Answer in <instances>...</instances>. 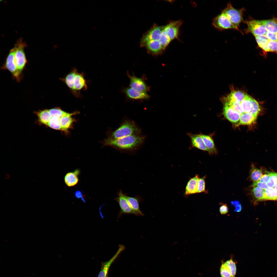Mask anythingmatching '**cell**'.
I'll use <instances>...</instances> for the list:
<instances>
[{
    "mask_svg": "<svg viewBox=\"0 0 277 277\" xmlns=\"http://www.w3.org/2000/svg\"><path fill=\"white\" fill-rule=\"evenodd\" d=\"M60 79L67 86L70 92L77 98H81V92L85 91L87 88V82L83 72H78L74 68L63 78Z\"/></svg>",
    "mask_w": 277,
    "mask_h": 277,
    "instance_id": "6da1fadb",
    "label": "cell"
},
{
    "mask_svg": "<svg viewBox=\"0 0 277 277\" xmlns=\"http://www.w3.org/2000/svg\"><path fill=\"white\" fill-rule=\"evenodd\" d=\"M145 138V137L140 135H131L114 140L107 138L104 140L103 144L105 146L120 149L132 150L141 145Z\"/></svg>",
    "mask_w": 277,
    "mask_h": 277,
    "instance_id": "7a4b0ae2",
    "label": "cell"
},
{
    "mask_svg": "<svg viewBox=\"0 0 277 277\" xmlns=\"http://www.w3.org/2000/svg\"><path fill=\"white\" fill-rule=\"evenodd\" d=\"M140 132L139 128L133 121L126 120L112 132L108 138L114 140L131 135H140Z\"/></svg>",
    "mask_w": 277,
    "mask_h": 277,
    "instance_id": "3957f363",
    "label": "cell"
},
{
    "mask_svg": "<svg viewBox=\"0 0 277 277\" xmlns=\"http://www.w3.org/2000/svg\"><path fill=\"white\" fill-rule=\"evenodd\" d=\"M244 10L243 8L239 9H236L230 3H229L222 12L225 14L236 29L239 30V25L243 21V13Z\"/></svg>",
    "mask_w": 277,
    "mask_h": 277,
    "instance_id": "277c9868",
    "label": "cell"
},
{
    "mask_svg": "<svg viewBox=\"0 0 277 277\" xmlns=\"http://www.w3.org/2000/svg\"><path fill=\"white\" fill-rule=\"evenodd\" d=\"M26 45L22 39H20L15 46L16 47L15 56V62L18 72L21 75L27 63L24 51V48Z\"/></svg>",
    "mask_w": 277,
    "mask_h": 277,
    "instance_id": "5b68a950",
    "label": "cell"
},
{
    "mask_svg": "<svg viewBox=\"0 0 277 277\" xmlns=\"http://www.w3.org/2000/svg\"><path fill=\"white\" fill-rule=\"evenodd\" d=\"M16 47L15 46L10 51L4 64L2 66L3 70H8L12 75L13 78L19 82L22 78V75L19 73L16 64L15 56Z\"/></svg>",
    "mask_w": 277,
    "mask_h": 277,
    "instance_id": "8992f818",
    "label": "cell"
},
{
    "mask_svg": "<svg viewBox=\"0 0 277 277\" xmlns=\"http://www.w3.org/2000/svg\"><path fill=\"white\" fill-rule=\"evenodd\" d=\"M241 105L244 113H250L258 115L261 111L260 107L258 102L247 94L241 102Z\"/></svg>",
    "mask_w": 277,
    "mask_h": 277,
    "instance_id": "52a82bcc",
    "label": "cell"
},
{
    "mask_svg": "<svg viewBox=\"0 0 277 277\" xmlns=\"http://www.w3.org/2000/svg\"><path fill=\"white\" fill-rule=\"evenodd\" d=\"M247 26V31L254 36H264L268 31L261 20H252L245 22Z\"/></svg>",
    "mask_w": 277,
    "mask_h": 277,
    "instance_id": "ba28073f",
    "label": "cell"
},
{
    "mask_svg": "<svg viewBox=\"0 0 277 277\" xmlns=\"http://www.w3.org/2000/svg\"><path fill=\"white\" fill-rule=\"evenodd\" d=\"M127 74L130 80V87L141 92L147 93L150 91V86L142 78L137 77L134 74L131 75L128 72Z\"/></svg>",
    "mask_w": 277,
    "mask_h": 277,
    "instance_id": "9c48e42d",
    "label": "cell"
},
{
    "mask_svg": "<svg viewBox=\"0 0 277 277\" xmlns=\"http://www.w3.org/2000/svg\"><path fill=\"white\" fill-rule=\"evenodd\" d=\"M236 268L232 258L222 263L220 268L221 277H235Z\"/></svg>",
    "mask_w": 277,
    "mask_h": 277,
    "instance_id": "30bf717a",
    "label": "cell"
},
{
    "mask_svg": "<svg viewBox=\"0 0 277 277\" xmlns=\"http://www.w3.org/2000/svg\"><path fill=\"white\" fill-rule=\"evenodd\" d=\"M212 24L214 27L220 30L228 29H236L225 14L222 12L214 18Z\"/></svg>",
    "mask_w": 277,
    "mask_h": 277,
    "instance_id": "8fae6325",
    "label": "cell"
},
{
    "mask_svg": "<svg viewBox=\"0 0 277 277\" xmlns=\"http://www.w3.org/2000/svg\"><path fill=\"white\" fill-rule=\"evenodd\" d=\"M127 195L123 193L122 190H120L118 193V196L115 198L118 203L120 208V214H133L134 212L131 207L127 199Z\"/></svg>",
    "mask_w": 277,
    "mask_h": 277,
    "instance_id": "7c38bea8",
    "label": "cell"
},
{
    "mask_svg": "<svg viewBox=\"0 0 277 277\" xmlns=\"http://www.w3.org/2000/svg\"><path fill=\"white\" fill-rule=\"evenodd\" d=\"M123 91L127 98L130 100H146L149 99L150 97L147 93L136 91L130 87L123 89Z\"/></svg>",
    "mask_w": 277,
    "mask_h": 277,
    "instance_id": "4fadbf2b",
    "label": "cell"
},
{
    "mask_svg": "<svg viewBox=\"0 0 277 277\" xmlns=\"http://www.w3.org/2000/svg\"><path fill=\"white\" fill-rule=\"evenodd\" d=\"M125 249V246L123 245H119L118 250L113 257L109 260L102 263L101 269L97 277H107L111 265Z\"/></svg>",
    "mask_w": 277,
    "mask_h": 277,
    "instance_id": "5bb4252c",
    "label": "cell"
},
{
    "mask_svg": "<svg viewBox=\"0 0 277 277\" xmlns=\"http://www.w3.org/2000/svg\"><path fill=\"white\" fill-rule=\"evenodd\" d=\"M223 114L226 119L232 123H236L239 121L240 114L234 110L227 102L224 106Z\"/></svg>",
    "mask_w": 277,
    "mask_h": 277,
    "instance_id": "9a60e30c",
    "label": "cell"
},
{
    "mask_svg": "<svg viewBox=\"0 0 277 277\" xmlns=\"http://www.w3.org/2000/svg\"><path fill=\"white\" fill-rule=\"evenodd\" d=\"M80 170L78 169L73 171L67 172L64 177V181L66 185L68 187H73L77 184L79 181L78 176L80 173Z\"/></svg>",
    "mask_w": 277,
    "mask_h": 277,
    "instance_id": "2e32d148",
    "label": "cell"
},
{
    "mask_svg": "<svg viewBox=\"0 0 277 277\" xmlns=\"http://www.w3.org/2000/svg\"><path fill=\"white\" fill-rule=\"evenodd\" d=\"M78 112H75L72 113H66L60 118V123L61 128V131L67 132L68 130L72 127L74 122V120L72 116L76 114Z\"/></svg>",
    "mask_w": 277,
    "mask_h": 277,
    "instance_id": "e0dca14e",
    "label": "cell"
},
{
    "mask_svg": "<svg viewBox=\"0 0 277 277\" xmlns=\"http://www.w3.org/2000/svg\"><path fill=\"white\" fill-rule=\"evenodd\" d=\"M181 23V21H178L172 22L165 26L167 33L171 41L178 37Z\"/></svg>",
    "mask_w": 277,
    "mask_h": 277,
    "instance_id": "ac0fdd59",
    "label": "cell"
},
{
    "mask_svg": "<svg viewBox=\"0 0 277 277\" xmlns=\"http://www.w3.org/2000/svg\"><path fill=\"white\" fill-rule=\"evenodd\" d=\"M187 135L191 138L192 145L193 147L209 152V150L206 147L199 134L189 133Z\"/></svg>",
    "mask_w": 277,
    "mask_h": 277,
    "instance_id": "d6986e66",
    "label": "cell"
},
{
    "mask_svg": "<svg viewBox=\"0 0 277 277\" xmlns=\"http://www.w3.org/2000/svg\"><path fill=\"white\" fill-rule=\"evenodd\" d=\"M199 178L198 175H196L189 180L185 188V194L186 195L197 193L198 181Z\"/></svg>",
    "mask_w": 277,
    "mask_h": 277,
    "instance_id": "ffe728a7",
    "label": "cell"
},
{
    "mask_svg": "<svg viewBox=\"0 0 277 277\" xmlns=\"http://www.w3.org/2000/svg\"><path fill=\"white\" fill-rule=\"evenodd\" d=\"M127 199L129 205L134 212V214L137 216L144 215L140 209L139 200L137 197L127 196Z\"/></svg>",
    "mask_w": 277,
    "mask_h": 277,
    "instance_id": "44dd1931",
    "label": "cell"
},
{
    "mask_svg": "<svg viewBox=\"0 0 277 277\" xmlns=\"http://www.w3.org/2000/svg\"><path fill=\"white\" fill-rule=\"evenodd\" d=\"M257 116L250 113H243L240 115L239 124L249 125L254 123Z\"/></svg>",
    "mask_w": 277,
    "mask_h": 277,
    "instance_id": "7402d4cb",
    "label": "cell"
},
{
    "mask_svg": "<svg viewBox=\"0 0 277 277\" xmlns=\"http://www.w3.org/2000/svg\"><path fill=\"white\" fill-rule=\"evenodd\" d=\"M35 114L37 116L39 121L41 123L46 125H47L52 117L49 111L47 109L35 112Z\"/></svg>",
    "mask_w": 277,
    "mask_h": 277,
    "instance_id": "603a6c76",
    "label": "cell"
},
{
    "mask_svg": "<svg viewBox=\"0 0 277 277\" xmlns=\"http://www.w3.org/2000/svg\"><path fill=\"white\" fill-rule=\"evenodd\" d=\"M199 135L202 138L206 147L209 150V152L216 153L217 152L214 142L211 137L208 135L202 134Z\"/></svg>",
    "mask_w": 277,
    "mask_h": 277,
    "instance_id": "cb8c5ba5",
    "label": "cell"
},
{
    "mask_svg": "<svg viewBox=\"0 0 277 277\" xmlns=\"http://www.w3.org/2000/svg\"><path fill=\"white\" fill-rule=\"evenodd\" d=\"M268 31L276 33L277 32V19H272L261 20Z\"/></svg>",
    "mask_w": 277,
    "mask_h": 277,
    "instance_id": "d4e9b609",
    "label": "cell"
},
{
    "mask_svg": "<svg viewBox=\"0 0 277 277\" xmlns=\"http://www.w3.org/2000/svg\"><path fill=\"white\" fill-rule=\"evenodd\" d=\"M277 201V191L273 188L268 187L264 190L263 201Z\"/></svg>",
    "mask_w": 277,
    "mask_h": 277,
    "instance_id": "484cf974",
    "label": "cell"
},
{
    "mask_svg": "<svg viewBox=\"0 0 277 277\" xmlns=\"http://www.w3.org/2000/svg\"><path fill=\"white\" fill-rule=\"evenodd\" d=\"M255 37L259 47L265 52H269L268 46L269 39L264 36H256Z\"/></svg>",
    "mask_w": 277,
    "mask_h": 277,
    "instance_id": "4316f807",
    "label": "cell"
},
{
    "mask_svg": "<svg viewBox=\"0 0 277 277\" xmlns=\"http://www.w3.org/2000/svg\"><path fill=\"white\" fill-rule=\"evenodd\" d=\"M246 94L239 91L231 92L227 97V101H232L241 102L244 99Z\"/></svg>",
    "mask_w": 277,
    "mask_h": 277,
    "instance_id": "83f0119b",
    "label": "cell"
},
{
    "mask_svg": "<svg viewBox=\"0 0 277 277\" xmlns=\"http://www.w3.org/2000/svg\"><path fill=\"white\" fill-rule=\"evenodd\" d=\"M250 173V179L253 182H257L263 175L262 171L252 165Z\"/></svg>",
    "mask_w": 277,
    "mask_h": 277,
    "instance_id": "f1b7e54d",
    "label": "cell"
},
{
    "mask_svg": "<svg viewBox=\"0 0 277 277\" xmlns=\"http://www.w3.org/2000/svg\"><path fill=\"white\" fill-rule=\"evenodd\" d=\"M264 190L257 186L253 187L251 191L256 201H262Z\"/></svg>",
    "mask_w": 277,
    "mask_h": 277,
    "instance_id": "f546056e",
    "label": "cell"
},
{
    "mask_svg": "<svg viewBox=\"0 0 277 277\" xmlns=\"http://www.w3.org/2000/svg\"><path fill=\"white\" fill-rule=\"evenodd\" d=\"M60 118L57 116H52L47 126L53 129L61 131Z\"/></svg>",
    "mask_w": 277,
    "mask_h": 277,
    "instance_id": "4dcf8cb0",
    "label": "cell"
},
{
    "mask_svg": "<svg viewBox=\"0 0 277 277\" xmlns=\"http://www.w3.org/2000/svg\"><path fill=\"white\" fill-rule=\"evenodd\" d=\"M171 41L167 33L165 26H164L159 41L165 50Z\"/></svg>",
    "mask_w": 277,
    "mask_h": 277,
    "instance_id": "1f68e13d",
    "label": "cell"
},
{
    "mask_svg": "<svg viewBox=\"0 0 277 277\" xmlns=\"http://www.w3.org/2000/svg\"><path fill=\"white\" fill-rule=\"evenodd\" d=\"M49 112L51 116H55L60 118L66 113L60 107H56L49 109Z\"/></svg>",
    "mask_w": 277,
    "mask_h": 277,
    "instance_id": "d6a6232c",
    "label": "cell"
},
{
    "mask_svg": "<svg viewBox=\"0 0 277 277\" xmlns=\"http://www.w3.org/2000/svg\"><path fill=\"white\" fill-rule=\"evenodd\" d=\"M227 102L229 103L234 110L240 115L244 113L241 106V102L232 101H227Z\"/></svg>",
    "mask_w": 277,
    "mask_h": 277,
    "instance_id": "836d02e7",
    "label": "cell"
},
{
    "mask_svg": "<svg viewBox=\"0 0 277 277\" xmlns=\"http://www.w3.org/2000/svg\"><path fill=\"white\" fill-rule=\"evenodd\" d=\"M270 175L269 179L266 184L268 187L273 188L276 183L277 173L271 172Z\"/></svg>",
    "mask_w": 277,
    "mask_h": 277,
    "instance_id": "e575fe53",
    "label": "cell"
},
{
    "mask_svg": "<svg viewBox=\"0 0 277 277\" xmlns=\"http://www.w3.org/2000/svg\"><path fill=\"white\" fill-rule=\"evenodd\" d=\"M205 177H204L201 178H199V179L198 183L197 193L205 192Z\"/></svg>",
    "mask_w": 277,
    "mask_h": 277,
    "instance_id": "d590c367",
    "label": "cell"
},
{
    "mask_svg": "<svg viewBox=\"0 0 277 277\" xmlns=\"http://www.w3.org/2000/svg\"><path fill=\"white\" fill-rule=\"evenodd\" d=\"M268 46L269 52L277 53V42L271 40H269Z\"/></svg>",
    "mask_w": 277,
    "mask_h": 277,
    "instance_id": "8d00e7d4",
    "label": "cell"
},
{
    "mask_svg": "<svg viewBox=\"0 0 277 277\" xmlns=\"http://www.w3.org/2000/svg\"><path fill=\"white\" fill-rule=\"evenodd\" d=\"M231 205L235 207L234 211L239 212L242 210V207L241 204L238 201H232L231 202Z\"/></svg>",
    "mask_w": 277,
    "mask_h": 277,
    "instance_id": "74e56055",
    "label": "cell"
},
{
    "mask_svg": "<svg viewBox=\"0 0 277 277\" xmlns=\"http://www.w3.org/2000/svg\"><path fill=\"white\" fill-rule=\"evenodd\" d=\"M265 36L269 40L277 42V37L276 33H274L268 31Z\"/></svg>",
    "mask_w": 277,
    "mask_h": 277,
    "instance_id": "f35d334b",
    "label": "cell"
},
{
    "mask_svg": "<svg viewBox=\"0 0 277 277\" xmlns=\"http://www.w3.org/2000/svg\"><path fill=\"white\" fill-rule=\"evenodd\" d=\"M251 186L252 187L257 186L264 190H265L268 187L266 183H262L258 181L253 182Z\"/></svg>",
    "mask_w": 277,
    "mask_h": 277,
    "instance_id": "ab89813d",
    "label": "cell"
},
{
    "mask_svg": "<svg viewBox=\"0 0 277 277\" xmlns=\"http://www.w3.org/2000/svg\"><path fill=\"white\" fill-rule=\"evenodd\" d=\"M270 173L268 172L267 174L263 175L258 182L262 183H266L268 181L270 177Z\"/></svg>",
    "mask_w": 277,
    "mask_h": 277,
    "instance_id": "60d3db41",
    "label": "cell"
},
{
    "mask_svg": "<svg viewBox=\"0 0 277 277\" xmlns=\"http://www.w3.org/2000/svg\"><path fill=\"white\" fill-rule=\"evenodd\" d=\"M219 211L220 213L222 215L227 214L229 211L227 204H225L221 206L220 207Z\"/></svg>",
    "mask_w": 277,
    "mask_h": 277,
    "instance_id": "b9f144b4",
    "label": "cell"
},
{
    "mask_svg": "<svg viewBox=\"0 0 277 277\" xmlns=\"http://www.w3.org/2000/svg\"><path fill=\"white\" fill-rule=\"evenodd\" d=\"M75 195L76 198L77 199L81 198L82 200L84 202H85V200L84 198V196L82 192L80 190L76 191L75 193Z\"/></svg>",
    "mask_w": 277,
    "mask_h": 277,
    "instance_id": "7bdbcfd3",
    "label": "cell"
},
{
    "mask_svg": "<svg viewBox=\"0 0 277 277\" xmlns=\"http://www.w3.org/2000/svg\"><path fill=\"white\" fill-rule=\"evenodd\" d=\"M273 187L274 189L277 191V182L275 184Z\"/></svg>",
    "mask_w": 277,
    "mask_h": 277,
    "instance_id": "ee69618b",
    "label": "cell"
},
{
    "mask_svg": "<svg viewBox=\"0 0 277 277\" xmlns=\"http://www.w3.org/2000/svg\"><path fill=\"white\" fill-rule=\"evenodd\" d=\"M276 36H277V32L276 33Z\"/></svg>",
    "mask_w": 277,
    "mask_h": 277,
    "instance_id": "f6af8a7d",
    "label": "cell"
},
{
    "mask_svg": "<svg viewBox=\"0 0 277 277\" xmlns=\"http://www.w3.org/2000/svg\"><path fill=\"white\" fill-rule=\"evenodd\" d=\"M276 182H277V179H276Z\"/></svg>",
    "mask_w": 277,
    "mask_h": 277,
    "instance_id": "bcb514c9",
    "label": "cell"
}]
</instances>
